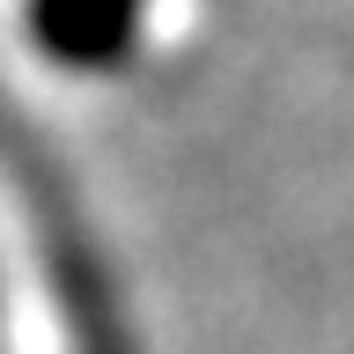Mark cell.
I'll return each instance as SVG.
<instances>
[{
  "instance_id": "1",
  "label": "cell",
  "mask_w": 354,
  "mask_h": 354,
  "mask_svg": "<svg viewBox=\"0 0 354 354\" xmlns=\"http://www.w3.org/2000/svg\"><path fill=\"white\" fill-rule=\"evenodd\" d=\"M148 0H30V37L59 66H118L140 37Z\"/></svg>"
}]
</instances>
